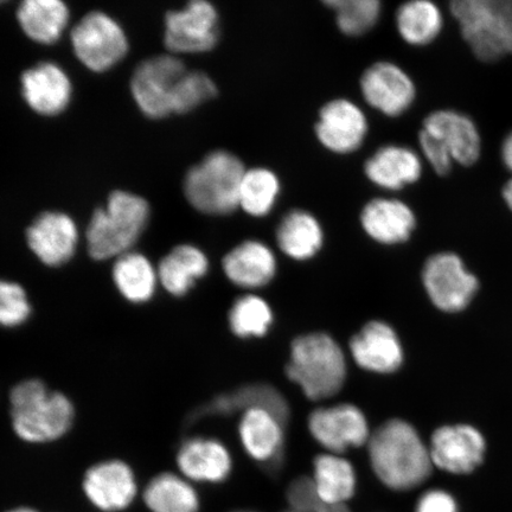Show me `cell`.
Wrapping results in <instances>:
<instances>
[{"instance_id": "cell-26", "label": "cell", "mask_w": 512, "mask_h": 512, "mask_svg": "<svg viewBox=\"0 0 512 512\" xmlns=\"http://www.w3.org/2000/svg\"><path fill=\"white\" fill-rule=\"evenodd\" d=\"M159 284L174 297L188 294L209 270V260L200 248L177 246L166 254L157 267Z\"/></svg>"}, {"instance_id": "cell-20", "label": "cell", "mask_w": 512, "mask_h": 512, "mask_svg": "<svg viewBox=\"0 0 512 512\" xmlns=\"http://www.w3.org/2000/svg\"><path fill=\"white\" fill-rule=\"evenodd\" d=\"M21 85L23 98L31 110L46 117L61 114L72 99V82L55 63L43 62L25 70Z\"/></svg>"}, {"instance_id": "cell-12", "label": "cell", "mask_w": 512, "mask_h": 512, "mask_svg": "<svg viewBox=\"0 0 512 512\" xmlns=\"http://www.w3.org/2000/svg\"><path fill=\"white\" fill-rule=\"evenodd\" d=\"M360 87L367 104L389 118H399L411 110L418 96L412 76L389 61L376 62L364 70Z\"/></svg>"}, {"instance_id": "cell-24", "label": "cell", "mask_w": 512, "mask_h": 512, "mask_svg": "<svg viewBox=\"0 0 512 512\" xmlns=\"http://www.w3.org/2000/svg\"><path fill=\"white\" fill-rule=\"evenodd\" d=\"M284 424L264 409L243 412L239 434L248 456L261 464H275L284 445Z\"/></svg>"}, {"instance_id": "cell-44", "label": "cell", "mask_w": 512, "mask_h": 512, "mask_svg": "<svg viewBox=\"0 0 512 512\" xmlns=\"http://www.w3.org/2000/svg\"><path fill=\"white\" fill-rule=\"evenodd\" d=\"M233 512H255V511H248V510H238V511H233Z\"/></svg>"}, {"instance_id": "cell-15", "label": "cell", "mask_w": 512, "mask_h": 512, "mask_svg": "<svg viewBox=\"0 0 512 512\" xmlns=\"http://www.w3.org/2000/svg\"><path fill=\"white\" fill-rule=\"evenodd\" d=\"M421 130L438 139L456 165L469 168L482 157V134L476 121L466 113L451 108L434 111L427 115Z\"/></svg>"}, {"instance_id": "cell-16", "label": "cell", "mask_w": 512, "mask_h": 512, "mask_svg": "<svg viewBox=\"0 0 512 512\" xmlns=\"http://www.w3.org/2000/svg\"><path fill=\"white\" fill-rule=\"evenodd\" d=\"M82 486L88 501L105 512L125 510L138 494L136 475L130 466L117 459L92 466Z\"/></svg>"}, {"instance_id": "cell-33", "label": "cell", "mask_w": 512, "mask_h": 512, "mask_svg": "<svg viewBox=\"0 0 512 512\" xmlns=\"http://www.w3.org/2000/svg\"><path fill=\"white\" fill-rule=\"evenodd\" d=\"M325 5L335 12L338 29L350 37L373 30L382 14L379 0H329Z\"/></svg>"}, {"instance_id": "cell-41", "label": "cell", "mask_w": 512, "mask_h": 512, "mask_svg": "<svg viewBox=\"0 0 512 512\" xmlns=\"http://www.w3.org/2000/svg\"><path fill=\"white\" fill-rule=\"evenodd\" d=\"M501 159L504 168L507 169L512 176V131L503 139L501 145Z\"/></svg>"}, {"instance_id": "cell-42", "label": "cell", "mask_w": 512, "mask_h": 512, "mask_svg": "<svg viewBox=\"0 0 512 512\" xmlns=\"http://www.w3.org/2000/svg\"><path fill=\"white\" fill-rule=\"evenodd\" d=\"M502 197L505 207H507L510 213H512V176L509 178V181L504 184Z\"/></svg>"}, {"instance_id": "cell-5", "label": "cell", "mask_w": 512, "mask_h": 512, "mask_svg": "<svg viewBox=\"0 0 512 512\" xmlns=\"http://www.w3.org/2000/svg\"><path fill=\"white\" fill-rule=\"evenodd\" d=\"M450 14L478 60L494 63L512 55V0H454Z\"/></svg>"}, {"instance_id": "cell-30", "label": "cell", "mask_w": 512, "mask_h": 512, "mask_svg": "<svg viewBox=\"0 0 512 512\" xmlns=\"http://www.w3.org/2000/svg\"><path fill=\"white\" fill-rule=\"evenodd\" d=\"M312 482L320 501L330 505H347L356 494L354 466L339 454H319L313 462Z\"/></svg>"}, {"instance_id": "cell-40", "label": "cell", "mask_w": 512, "mask_h": 512, "mask_svg": "<svg viewBox=\"0 0 512 512\" xmlns=\"http://www.w3.org/2000/svg\"><path fill=\"white\" fill-rule=\"evenodd\" d=\"M414 512H460V505L452 492L430 489L418 498Z\"/></svg>"}, {"instance_id": "cell-31", "label": "cell", "mask_w": 512, "mask_h": 512, "mask_svg": "<svg viewBox=\"0 0 512 512\" xmlns=\"http://www.w3.org/2000/svg\"><path fill=\"white\" fill-rule=\"evenodd\" d=\"M144 501L152 512H200L201 502L191 482L176 473L153 477L144 490Z\"/></svg>"}, {"instance_id": "cell-7", "label": "cell", "mask_w": 512, "mask_h": 512, "mask_svg": "<svg viewBox=\"0 0 512 512\" xmlns=\"http://www.w3.org/2000/svg\"><path fill=\"white\" fill-rule=\"evenodd\" d=\"M421 280L431 303L445 313L465 311L480 288L477 275L454 252L431 255L422 267Z\"/></svg>"}, {"instance_id": "cell-29", "label": "cell", "mask_w": 512, "mask_h": 512, "mask_svg": "<svg viewBox=\"0 0 512 512\" xmlns=\"http://www.w3.org/2000/svg\"><path fill=\"white\" fill-rule=\"evenodd\" d=\"M112 278L121 297L132 304H145L155 297L158 270L145 255L128 252L115 259Z\"/></svg>"}, {"instance_id": "cell-3", "label": "cell", "mask_w": 512, "mask_h": 512, "mask_svg": "<svg viewBox=\"0 0 512 512\" xmlns=\"http://www.w3.org/2000/svg\"><path fill=\"white\" fill-rule=\"evenodd\" d=\"M150 220L145 198L113 191L106 207L94 211L87 228V247L94 260L118 259L131 252Z\"/></svg>"}, {"instance_id": "cell-6", "label": "cell", "mask_w": 512, "mask_h": 512, "mask_svg": "<svg viewBox=\"0 0 512 512\" xmlns=\"http://www.w3.org/2000/svg\"><path fill=\"white\" fill-rule=\"evenodd\" d=\"M246 168L234 153H208L185 175L183 190L192 208L202 214L224 216L239 209V189Z\"/></svg>"}, {"instance_id": "cell-11", "label": "cell", "mask_w": 512, "mask_h": 512, "mask_svg": "<svg viewBox=\"0 0 512 512\" xmlns=\"http://www.w3.org/2000/svg\"><path fill=\"white\" fill-rule=\"evenodd\" d=\"M430 453L434 469L452 476H469L483 465L488 443L485 435L470 424H452L432 434Z\"/></svg>"}, {"instance_id": "cell-32", "label": "cell", "mask_w": 512, "mask_h": 512, "mask_svg": "<svg viewBox=\"0 0 512 512\" xmlns=\"http://www.w3.org/2000/svg\"><path fill=\"white\" fill-rule=\"evenodd\" d=\"M281 192L280 179L267 168L246 169L239 189V209L243 213L261 219L272 213Z\"/></svg>"}, {"instance_id": "cell-39", "label": "cell", "mask_w": 512, "mask_h": 512, "mask_svg": "<svg viewBox=\"0 0 512 512\" xmlns=\"http://www.w3.org/2000/svg\"><path fill=\"white\" fill-rule=\"evenodd\" d=\"M420 155L424 162L430 165V168L438 176L445 177L450 175L454 165L453 158L446 150V147L425 131L419 132Z\"/></svg>"}, {"instance_id": "cell-34", "label": "cell", "mask_w": 512, "mask_h": 512, "mask_svg": "<svg viewBox=\"0 0 512 512\" xmlns=\"http://www.w3.org/2000/svg\"><path fill=\"white\" fill-rule=\"evenodd\" d=\"M273 324V312L264 299L256 296L241 297L229 311V326L240 338L265 336Z\"/></svg>"}, {"instance_id": "cell-27", "label": "cell", "mask_w": 512, "mask_h": 512, "mask_svg": "<svg viewBox=\"0 0 512 512\" xmlns=\"http://www.w3.org/2000/svg\"><path fill=\"white\" fill-rule=\"evenodd\" d=\"M70 18L68 6L60 0H25L17 10V19L30 40L54 44L67 29Z\"/></svg>"}, {"instance_id": "cell-28", "label": "cell", "mask_w": 512, "mask_h": 512, "mask_svg": "<svg viewBox=\"0 0 512 512\" xmlns=\"http://www.w3.org/2000/svg\"><path fill=\"white\" fill-rule=\"evenodd\" d=\"M396 29L412 47H426L437 41L445 27V16L438 4L430 0H412L396 10Z\"/></svg>"}, {"instance_id": "cell-1", "label": "cell", "mask_w": 512, "mask_h": 512, "mask_svg": "<svg viewBox=\"0 0 512 512\" xmlns=\"http://www.w3.org/2000/svg\"><path fill=\"white\" fill-rule=\"evenodd\" d=\"M368 450L371 469L390 490L418 489L432 476L430 447L405 420L384 422L370 435Z\"/></svg>"}, {"instance_id": "cell-4", "label": "cell", "mask_w": 512, "mask_h": 512, "mask_svg": "<svg viewBox=\"0 0 512 512\" xmlns=\"http://www.w3.org/2000/svg\"><path fill=\"white\" fill-rule=\"evenodd\" d=\"M286 374L310 400L328 399L347 379V360L331 336L322 332L304 335L292 342Z\"/></svg>"}, {"instance_id": "cell-25", "label": "cell", "mask_w": 512, "mask_h": 512, "mask_svg": "<svg viewBox=\"0 0 512 512\" xmlns=\"http://www.w3.org/2000/svg\"><path fill=\"white\" fill-rule=\"evenodd\" d=\"M278 247L288 258L306 261L320 252L324 245L322 223L310 211L294 209L281 219L275 232Z\"/></svg>"}, {"instance_id": "cell-38", "label": "cell", "mask_w": 512, "mask_h": 512, "mask_svg": "<svg viewBox=\"0 0 512 512\" xmlns=\"http://www.w3.org/2000/svg\"><path fill=\"white\" fill-rule=\"evenodd\" d=\"M288 508L283 512H351L348 505H330L317 495L312 478L303 476L294 479L286 491Z\"/></svg>"}, {"instance_id": "cell-35", "label": "cell", "mask_w": 512, "mask_h": 512, "mask_svg": "<svg viewBox=\"0 0 512 512\" xmlns=\"http://www.w3.org/2000/svg\"><path fill=\"white\" fill-rule=\"evenodd\" d=\"M229 400L232 403L233 412L236 409H241L243 412L252 408L264 409L277 416L284 425L290 418V407L286 399L277 389L268 384H248L230 394Z\"/></svg>"}, {"instance_id": "cell-14", "label": "cell", "mask_w": 512, "mask_h": 512, "mask_svg": "<svg viewBox=\"0 0 512 512\" xmlns=\"http://www.w3.org/2000/svg\"><path fill=\"white\" fill-rule=\"evenodd\" d=\"M309 430L317 443L334 454L367 444L371 435L366 416L350 403L312 412Z\"/></svg>"}, {"instance_id": "cell-2", "label": "cell", "mask_w": 512, "mask_h": 512, "mask_svg": "<svg viewBox=\"0 0 512 512\" xmlns=\"http://www.w3.org/2000/svg\"><path fill=\"white\" fill-rule=\"evenodd\" d=\"M11 424L19 439L29 444L59 440L72 428L73 402L41 380L19 382L10 393Z\"/></svg>"}, {"instance_id": "cell-13", "label": "cell", "mask_w": 512, "mask_h": 512, "mask_svg": "<svg viewBox=\"0 0 512 512\" xmlns=\"http://www.w3.org/2000/svg\"><path fill=\"white\" fill-rule=\"evenodd\" d=\"M369 124L362 108L348 99H335L320 108L316 137L324 149L336 155H350L366 142Z\"/></svg>"}, {"instance_id": "cell-8", "label": "cell", "mask_w": 512, "mask_h": 512, "mask_svg": "<svg viewBox=\"0 0 512 512\" xmlns=\"http://www.w3.org/2000/svg\"><path fill=\"white\" fill-rule=\"evenodd\" d=\"M70 41L75 56L94 73H104L117 66L128 51L124 29L100 11L83 17L70 34Z\"/></svg>"}, {"instance_id": "cell-37", "label": "cell", "mask_w": 512, "mask_h": 512, "mask_svg": "<svg viewBox=\"0 0 512 512\" xmlns=\"http://www.w3.org/2000/svg\"><path fill=\"white\" fill-rule=\"evenodd\" d=\"M31 303L27 291L14 281L0 280V326L18 328L31 316Z\"/></svg>"}, {"instance_id": "cell-10", "label": "cell", "mask_w": 512, "mask_h": 512, "mask_svg": "<svg viewBox=\"0 0 512 512\" xmlns=\"http://www.w3.org/2000/svg\"><path fill=\"white\" fill-rule=\"evenodd\" d=\"M187 72L182 60L171 54L140 63L131 80L132 96L139 110L151 119L170 117L177 83Z\"/></svg>"}, {"instance_id": "cell-22", "label": "cell", "mask_w": 512, "mask_h": 512, "mask_svg": "<svg viewBox=\"0 0 512 512\" xmlns=\"http://www.w3.org/2000/svg\"><path fill=\"white\" fill-rule=\"evenodd\" d=\"M179 472L189 482L219 484L226 482L233 469L227 447L215 439L192 438L177 453Z\"/></svg>"}, {"instance_id": "cell-23", "label": "cell", "mask_w": 512, "mask_h": 512, "mask_svg": "<svg viewBox=\"0 0 512 512\" xmlns=\"http://www.w3.org/2000/svg\"><path fill=\"white\" fill-rule=\"evenodd\" d=\"M223 272L236 286L260 288L277 274V258L270 247L256 240L243 241L222 262Z\"/></svg>"}, {"instance_id": "cell-18", "label": "cell", "mask_w": 512, "mask_h": 512, "mask_svg": "<svg viewBox=\"0 0 512 512\" xmlns=\"http://www.w3.org/2000/svg\"><path fill=\"white\" fill-rule=\"evenodd\" d=\"M361 226L371 240L384 246H398L412 238L418 219L409 204L398 198L377 197L363 207Z\"/></svg>"}, {"instance_id": "cell-17", "label": "cell", "mask_w": 512, "mask_h": 512, "mask_svg": "<svg viewBox=\"0 0 512 512\" xmlns=\"http://www.w3.org/2000/svg\"><path fill=\"white\" fill-rule=\"evenodd\" d=\"M79 239V229L72 217L57 211L41 214L27 230L30 251L50 267L67 264L78 249Z\"/></svg>"}, {"instance_id": "cell-19", "label": "cell", "mask_w": 512, "mask_h": 512, "mask_svg": "<svg viewBox=\"0 0 512 512\" xmlns=\"http://www.w3.org/2000/svg\"><path fill=\"white\" fill-rule=\"evenodd\" d=\"M350 350L357 366L371 373H395L405 360L399 336L380 320L368 323L352 337Z\"/></svg>"}, {"instance_id": "cell-36", "label": "cell", "mask_w": 512, "mask_h": 512, "mask_svg": "<svg viewBox=\"0 0 512 512\" xmlns=\"http://www.w3.org/2000/svg\"><path fill=\"white\" fill-rule=\"evenodd\" d=\"M217 95L216 83L203 72H187L177 83L172 98V114L195 111Z\"/></svg>"}, {"instance_id": "cell-43", "label": "cell", "mask_w": 512, "mask_h": 512, "mask_svg": "<svg viewBox=\"0 0 512 512\" xmlns=\"http://www.w3.org/2000/svg\"><path fill=\"white\" fill-rule=\"evenodd\" d=\"M8 512H37V511L34 509H30V508H17L14 510H10Z\"/></svg>"}, {"instance_id": "cell-9", "label": "cell", "mask_w": 512, "mask_h": 512, "mask_svg": "<svg viewBox=\"0 0 512 512\" xmlns=\"http://www.w3.org/2000/svg\"><path fill=\"white\" fill-rule=\"evenodd\" d=\"M219 40V12L207 0H194L165 17L164 44L171 55L208 53Z\"/></svg>"}, {"instance_id": "cell-21", "label": "cell", "mask_w": 512, "mask_h": 512, "mask_svg": "<svg viewBox=\"0 0 512 512\" xmlns=\"http://www.w3.org/2000/svg\"><path fill=\"white\" fill-rule=\"evenodd\" d=\"M424 174L420 152L403 145H384L364 164V175L370 183L389 191H400L418 183Z\"/></svg>"}]
</instances>
